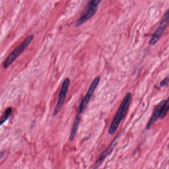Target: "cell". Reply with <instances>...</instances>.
Wrapping results in <instances>:
<instances>
[{
    "instance_id": "1",
    "label": "cell",
    "mask_w": 169,
    "mask_h": 169,
    "mask_svg": "<svg viewBox=\"0 0 169 169\" xmlns=\"http://www.w3.org/2000/svg\"><path fill=\"white\" fill-rule=\"evenodd\" d=\"M132 99V95L130 93H128L124 96L109 129L108 133L110 135H113L117 131L121 121L123 119L128 110Z\"/></svg>"
},
{
    "instance_id": "2",
    "label": "cell",
    "mask_w": 169,
    "mask_h": 169,
    "mask_svg": "<svg viewBox=\"0 0 169 169\" xmlns=\"http://www.w3.org/2000/svg\"><path fill=\"white\" fill-rule=\"evenodd\" d=\"M34 36L33 35H29L24 40L20 45H19L10 54L8 57L6 59L4 63V68H7L18 59L21 53L25 50L26 47L30 45L31 42L33 40Z\"/></svg>"
},
{
    "instance_id": "3",
    "label": "cell",
    "mask_w": 169,
    "mask_h": 169,
    "mask_svg": "<svg viewBox=\"0 0 169 169\" xmlns=\"http://www.w3.org/2000/svg\"><path fill=\"white\" fill-rule=\"evenodd\" d=\"M101 0H90L88 5L86 6L85 10L83 12L79 20L76 24V27H78L82 25V24L89 19L94 15L97 10V7L98 6Z\"/></svg>"
},
{
    "instance_id": "4",
    "label": "cell",
    "mask_w": 169,
    "mask_h": 169,
    "mask_svg": "<svg viewBox=\"0 0 169 169\" xmlns=\"http://www.w3.org/2000/svg\"><path fill=\"white\" fill-rule=\"evenodd\" d=\"M70 83V79L67 78L64 80V81L62 84L60 93L58 94V101L57 105L56 106L55 109L54 110L53 114L54 117L56 116L58 114V112H60V111L61 110V108H62L63 106Z\"/></svg>"
},
{
    "instance_id": "5",
    "label": "cell",
    "mask_w": 169,
    "mask_h": 169,
    "mask_svg": "<svg viewBox=\"0 0 169 169\" xmlns=\"http://www.w3.org/2000/svg\"><path fill=\"white\" fill-rule=\"evenodd\" d=\"M100 80V78L99 76H97L94 79L93 81H92V83L90 84L89 90L87 91V93L85 96L84 98L81 102L80 108H79L78 114L80 115L83 113V111L86 109L91 97L93 94L94 91L96 90V88L97 87V86L99 83Z\"/></svg>"
},
{
    "instance_id": "6",
    "label": "cell",
    "mask_w": 169,
    "mask_h": 169,
    "mask_svg": "<svg viewBox=\"0 0 169 169\" xmlns=\"http://www.w3.org/2000/svg\"><path fill=\"white\" fill-rule=\"evenodd\" d=\"M168 18H169V11H167L166 13L163 16V19L161 21L160 25L158 28L157 29L155 32L154 33L151 39L149 41V44L152 45L156 44L157 42L160 39L162 35L164 33V30L166 28L168 23Z\"/></svg>"
},
{
    "instance_id": "7",
    "label": "cell",
    "mask_w": 169,
    "mask_h": 169,
    "mask_svg": "<svg viewBox=\"0 0 169 169\" xmlns=\"http://www.w3.org/2000/svg\"><path fill=\"white\" fill-rule=\"evenodd\" d=\"M118 138V137H116V138H115L113 141V142H112L111 144L108 147V148H107L104 151L101 153V155H100L98 159L96 161V163L94 164L93 168L92 169H98L100 165H101V163H102L103 161L112 152V151H113L115 147L116 144H117V142H117Z\"/></svg>"
},
{
    "instance_id": "8",
    "label": "cell",
    "mask_w": 169,
    "mask_h": 169,
    "mask_svg": "<svg viewBox=\"0 0 169 169\" xmlns=\"http://www.w3.org/2000/svg\"><path fill=\"white\" fill-rule=\"evenodd\" d=\"M166 100H163L161 102L158 104L156 106L153 111V115H152V117L149 120V122L147 123L146 126V129L149 130L151 126L152 125L154 122L156 121L157 120L159 116L160 115L161 111L162 108L163 107V105L165 102Z\"/></svg>"
},
{
    "instance_id": "9",
    "label": "cell",
    "mask_w": 169,
    "mask_h": 169,
    "mask_svg": "<svg viewBox=\"0 0 169 169\" xmlns=\"http://www.w3.org/2000/svg\"><path fill=\"white\" fill-rule=\"evenodd\" d=\"M80 122V114H77L76 116V118L74 120L73 125H72V128L71 130V134H70V137H69V141L70 142H72L75 139L76 137V134L77 132V128H78L79 124Z\"/></svg>"
},
{
    "instance_id": "10",
    "label": "cell",
    "mask_w": 169,
    "mask_h": 169,
    "mask_svg": "<svg viewBox=\"0 0 169 169\" xmlns=\"http://www.w3.org/2000/svg\"><path fill=\"white\" fill-rule=\"evenodd\" d=\"M169 99L166 100L165 102L163 105V107L162 108L161 111L160 115L159 116V118L160 119H163L166 116L167 114L168 113V110H169Z\"/></svg>"
},
{
    "instance_id": "11",
    "label": "cell",
    "mask_w": 169,
    "mask_h": 169,
    "mask_svg": "<svg viewBox=\"0 0 169 169\" xmlns=\"http://www.w3.org/2000/svg\"><path fill=\"white\" fill-rule=\"evenodd\" d=\"M12 108L11 107H9L4 112V114L2 116V117L0 119V125H2L3 123L6 121V120L8 119L12 113Z\"/></svg>"
},
{
    "instance_id": "12",
    "label": "cell",
    "mask_w": 169,
    "mask_h": 169,
    "mask_svg": "<svg viewBox=\"0 0 169 169\" xmlns=\"http://www.w3.org/2000/svg\"><path fill=\"white\" fill-rule=\"evenodd\" d=\"M168 83H169V78H168V77H166L165 78H164L160 82V86L161 87H165V86L168 85Z\"/></svg>"
}]
</instances>
